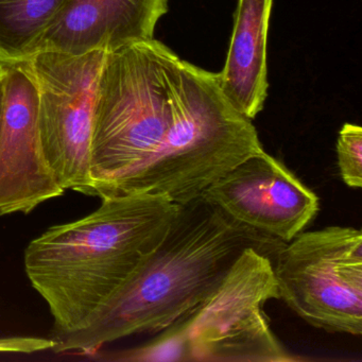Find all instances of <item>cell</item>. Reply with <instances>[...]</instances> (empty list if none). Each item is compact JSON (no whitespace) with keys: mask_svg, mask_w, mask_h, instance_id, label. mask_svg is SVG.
<instances>
[{"mask_svg":"<svg viewBox=\"0 0 362 362\" xmlns=\"http://www.w3.org/2000/svg\"><path fill=\"white\" fill-rule=\"evenodd\" d=\"M1 100H3V78L0 74V109H1Z\"/></svg>","mask_w":362,"mask_h":362,"instance_id":"14","label":"cell"},{"mask_svg":"<svg viewBox=\"0 0 362 362\" xmlns=\"http://www.w3.org/2000/svg\"><path fill=\"white\" fill-rule=\"evenodd\" d=\"M275 257L247 247L219 287L158 336L139 346L96 351L93 359L114 362H288L290 354L271 329L264 307L279 298Z\"/></svg>","mask_w":362,"mask_h":362,"instance_id":"4","label":"cell"},{"mask_svg":"<svg viewBox=\"0 0 362 362\" xmlns=\"http://www.w3.org/2000/svg\"><path fill=\"white\" fill-rule=\"evenodd\" d=\"M183 59L158 40L107 52L90 145V196H122L160 147L173 118Z\"/></svg>","mask_w":362,"mask_h":362,"instance_id":"3","label":"cell"},{"mask_svg":"<svg viewBox=\"0 0 362 362\" xmlns=\"http://www.w3.org/2000/svg\"><path fill=\"white\" fill-rule=\"evenodd\" d=\"M168 9V0H69L39 52L107 54L154 39L156 25Z\"/></svg>","mask_w":362,"mask_h":362,"instance_id":"10","label":"cell"},{"mask_svg":"<svg viewBox=\"0 0 362 362\" xmlns=\"http://www.w3.org/2000/svg\"><path fill=\"white\" fill-rule=\"evenodd\" d=\"M262 151L252 120L228 100L218 74L183 60L170 128L122 196L158 194L184 205Z\"/></svg>","mask_w":362,"mask_h":362,"instance_id":"5","label":"cell"},{"mask_svg":"<svg viewBox=\"0 0 362 362\" xmlns=\"http://www.w3.org/2000/svg\"><path fill=\"white\" fill-rule=\"evenodd\" d=\"M273 0H238L220 88L233 107L253 120L268 98V37Z\"/></svg>","mask_w":362,"mask_h":362,"instance_id":"11","label":"cell"},{"mask_svg":"<svg viewBox=\"0 0 362 362\" xmlns=\"http://www.w3.org/2000/svg\"><path fill=\"white\" fill-rule=\"evenodd\" d=\"M339 173L349 188L362 186V129L353 124H344L338 134L336 145Z\"/></svg>","mask_w":362,"mask_h":362,"instance_id":"13","label":"cell"},{"mask_svg":"<svg viewBox=\"0 0 362 362\" xmlns=\"http://www.w3.org/2000/svg\"><path fill=\"white\" fill-rule=\"evenodd\" d=\"M69 0H0V63L28 61Z\"/></svg>","mask_w":362,"mask_h":362,"instance_id":"12","label":"cell"},{"mask_svg":"<svg viewBox=\"0 0 362 362\" xmlns=\"http://www.w3.org/2000/svg\"><path fill=\"white\" fill-rule=\"evenodd\" d=\"M180 205L137 194L101 199L96 211L30 241L25 272L54 317V334L76 329L147 259Z\"/></svg>","mask_w":362,"mask_h":362,"instance_id":"2","label":"cell"},{"mask_svg":"<svg viewBox=\"0 0 362 362\" xmlns=\"http://www.w3.org/2000/svg\"><path fill=\"white\" fill-rule=\"evenodd\" d=\"M0 216L29 214L65 190L44 154L30 61L0 63Z\"/></svg>","mask_w":362,"mask_h":362,"instance_id":"8","label":"cell"},{"mask_svg":"<svg viewBox=\"0 0 362 362\" xmlns=\"http://www.w3.org/2000/svg\"><path fill=\"white\" fill-rule=\"evenodd\" d=\"M201 197L235 221L285 243L320 209L317 194L264 150L237 165Z\"/></svg>","mask_w":362,"mask_h":362,"instance_id":"9","label":"cell"},{"mask_svg":"<svg viewBox=\"0 0 362 362\" xmlns=\"http://www.w3.org/2000/svg\"><path fill=\"white\" fill-rule=\"evenodd\" d=\"M279 298L332 334H362V233L353 226L302 232L273 262Z\"/></svg>","mask_w":362,"mask_h":362,"instance_id":"6","label":"cell"},{"mask_svg":"<svg viewBox=\"0 0 362 362\" xmlns=\"http://www.w3.org/2000/svg\"><path fill=\"white\" fill-rule=\"evenodd\" d=\"M284 245L235 221L202 197L180 205L147 259L81 325L54 334L52 349L92 356L132 334H156L213 293L247 247L275 257Z\"/></svg>","mask_w":362,"mask_h":362,"instance_id":"1","label":"cell"},{"mask_svg":"<svg viewBox=\"0 0 362 362\" xmlns=\"http://www.w3.org/2000/svg\"><path fill=\"white\" fill-rule=\"evenodd\" d=\"M105 52L43 50L29 59L39 95V128L46 160L59 185L90 196L95 99Z\"/></svg>","mask_w":362,"mask_h":362,"instance_id":"7","label":"cell"}]
</instances>
